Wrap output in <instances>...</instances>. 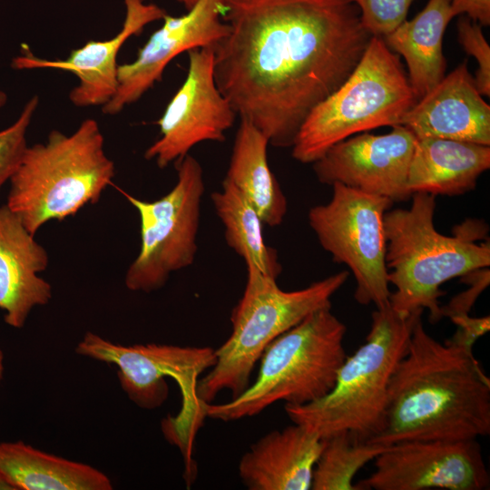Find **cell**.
Returning <instances> with one entry per match:
<instances>
[{"instance_id": "obj_1", "label": "cell", "mask_w": 490, "mask_h": 490, "mask_svg": "<svg viewBox=\"0 0 490 490\" xmlns=\"http://www.w3.org/2000/svg\"><path fill=\"white\" fill-rule=\"evenodd\" d=\"M222 20L230 32L213 46L216 85L240 119L282 148L372 37L351 0H225Z\"/></svg>"}, {"instance_id": "obj_2", "label": "cell", "mask_w": 490, "mask_h": 490, "mask_svg": "<svg viewBox=\"0 0 490 490\" xmlns=\"http://www.w3.org/2000/svg\"><path fill=\"white\" fill-rule=\"evenodd\" d=\"M490 434V379L473 349L444 343L415 322L390 379L380 430L368 442L477 439Z\"/></svg>"}, {"instance_id": "obj_3", "label": "cell", "mask_w": 490, "mask_h": 490, "mask_svg": "<svg viewBox=\"0 0 490 490\" xmlns=\"http://www.w3.org/2000/svg\"><path fill=\"white\" fill-rule=\"evenodd\" d=\"M410 199L408 208L388 210L384 217L387 279L395 288L388 303L405 315L427 309L436 323L442 318L440 287L490 266L487 225L468 219L452 236L441 234L434 224L436 196L415 192Z\"/></svg>"}, {"instance_id": "obj_4", "label": "cell", "mask_w": 490, "mask_h": 490, "mask_svg": "<svg viewBox=\"0 0 490 490\" xmlns=\"http://www.w3.org/2000/svg\"><path fill=\"white\" fill-rule=\"evenodd\" d=\"M114 172L99 123L86 119L69 135L54 130L26 148L9 180L6 205L34 235L46 222L97 202Z\"/></svg>"}, {"instance_id": "obj_5", "label": "cell", "mask_w": 490, "mask_h": 490, "mask_svg": "<svg viewBox=\"0 0 490 490\" xmlns=\"http://www.w3.org/2000/svg\"><path fill=\"white\" fill-rule=\"evenodd\" d=\"M422 313L376 308L364 344L346 357L332 389L309 404L285 405L290 420L321 439L347 431L368 442L381 428L391 377Z\"/></svg>"}, {"instance_id": "obj_6", "label": "cell", "mask_w": 490, "mask_h": 490, "mask_svg": "<svg viewBox=\"0 0 490 490\" xmlns=\"http://www.w3.org/2000/svg\"><path fill=\"white\" fill-rule=\"evenodd\" d=\"M346 331L331 306L312 312L270 343L257 377L246 390L226 403H206L205 416L234 421L254 416L279 401L300 406L325 397L347 357Z\"/></svg>"}, {"instance_id": "obj_7", "label": "cell", "mask_w": 490, "mask_h": 490, "mask_svg": "<svg viewBox=\"0 0 490 490\" xmlns=\"http://www.w3.org/2000/svg\"><path fill=\"white\" fill-rule=\"evenodd\" d=\"M243 294L232 309V330L215 349L216 360L198 380L196 394L203 403H211L222 390L231 399L250 385V376L266 348L312 312L331 306V297L345 284L348 271L342 270L306 288L286 291L277 279L254 268H247Z\"/></svg>"}, {"instance_id": "obj_8", "label": "cell", "mask_w": 490, "mask_h": 490, "mask_svg": "<svg viewBox=\"0 0 490 490\" xmlns=\"http://www.w3.org/2000/svg\"><path fill=\"white\" fill-rule=\"evenodd\" d=\"M417 98L398 55L372 36L359 62L301 124L292 157L313 163L336 143L382 126L399 125Z\"/></svg>"}, {"instance_id": "obj_9", "label": "cell", "mask_w": 490, "mask_h": 490, "mask_svg": "<svg viewBox=\"0 0 490 490\" xmlns=\"http://www.w3.org/2000/svg\"><path fill=\"white\" fill-rule=\"evenodd\" d=\"M75 352L118 368L120 386L131 401L143 409L160 407L168 398L167 377L173 378L182 394V407L162 422L167 439L181 448L192 446L201 426L204 405L196 394L200 376L216 360L210 347L146 344L122 346L87 332Z\"/></svg>"}, {"instance_id": "obj_10", "label": "cell", "mask_w": 490, "mask_h": 490, "mask_svg": "<svg viewBox=\"0 0 490 490\" xmlns=\"http://www.w3.org/2000/svg\"><path fill=\"white\" fill-rule=\"evenodd\" d=\"M175 167V185L158 200H140L119 190L136 209L140 219V250L124 278L129 290H158L172 272L190 267L195 260L205 190L203 171L190 154L176 162Z\"/></svg>"}, {"instance_id": "obj_11", "label": "cell", "mask_w": 490, "mask_h": 490, "mask_svg": "<svg viewBox=\"0 0 490 490\" xmlns=\"http://www.w3.org/2000/svg\"><path fill=\"white\" fill-rule=\"evenodd\" d=\"M331 186L330 200L309 209V224L332 260L349 269L356 281L355 300L381 308L391 293L384 217L393 202L340 183Z\"/></svg>"}, {"instance_id": "obj_12", "label": "cell", "mask_w": 490, "mask_h": 490, "mask_svg": "<svg viewBox=\"0 0 490 490\" xmlns=\"http://www.w3.org/2000/svg\"><path fill=\"white\" fill-rule=\"evenodd\" d=\"M358 490H485L490 476L477 439L414 440L388 446Z\"/></svg>"}, {"instance_id": "obj_13", "label": "cell", "mask_w": 490, "mask_h": 490, "mask_svg": "<svg viewBox=\"0 0 490 490\" xmlns=\"http://www.w3.org/2000/svg\"><path fill=\"white\" fill-rule=\"evenodd\" d=\"M186 78L158 121L161 136L144 153L165 168L189 154L196 144L224 142L237 113L214 79L213 47L190 50Z\"/></svg>"}, {"instance_id": "obj_14", "label": "cell", "mask_w": 490, "mask_h": 490, "mask_svg": "<svg viewBox=\"0 0 490 490\" xmlns=\"http://www.w3.org/2000/svg\"><path fill=\"white\" fill-rule=\"evenodd\" d=\"M416 137L404 125L387 133H363L329 148L313 162L319 182L340 183L349 188L386 197L393 203L407 201V172Z\"/></svg>"}, {"instance_id": "obj_15", "label": "cell", "mask_w": 490, "mask_h": 490, "mask_svg": "<svg viewBox=\"0 0 490 490\" xmlns=\"http://www.w3.org/2000/svg\"><path fill=\"white\" fill-rule=\"evenodd\" d=\"M225 0H198L181 16L167 14L163 24L139 50L137 58L118 65L117 89L103 106L104 114L113 115L140 99L162 79L167 64L177 55L190 50L213 47L226 37L230 26L222 20Z\"/></svg>"}, {"instance_id": "obj_16", "label": "cell", "mask_w": 490, "mask_h": 490, "mask_svg": "<svg viewBox=\"0 0 490 490\" xmlns=\"http://www.w3.org/2000/svg\"><path fill=\"white\" fill-rule=\"evenodd\" d=\"M125 19L121 31L104 41L90 40L71 52L64 60H47L24 48L12 61V67L23 69H57L77 76L79 83L69 93L71 103L77 107L106 104L117 89V54L123 44L139 34L150 23L161 20L166 12L142 0H123Z\"/></svg>"}, {"instance_id": "obj_17", "label": "cell", "mask_w": 490, "mask_h": 490, "mask_svg": "<svg viewBox=\"0 0 490 490\" xmlns=\"http://www.w3.org/2000/svg\"><path fill=\"white\" fill-rule=\"evenodd\" d=\"M400 125L416 138L432 137L490 146V106L465 61L404 115Z\"/></svg>"}, {"instance_id": "obj_18", "label": "cell", "mask_w": 490, "mask_h": 490, "mask_svg": "<svg viewBox=\"0 0 490 490\" xmlns=\"http://www.w3.org/2000/svg\"><path fill=\"white\" fill-rule=\"evenodd\" d=\"M49 256L34 235L7 207H0V309L5 322L24 326L32 309L52 299V287L38 276L46 270Z\"/></svg>"}, {"instance_id": "obj_19", "label": "cell", "mask_w": 490, "mask_h": 490, "mask_svg": "<svg viewBox=\"0 0 490 490\" xmlns=\"http://www.w3.org/2000/svg\"><path fill=\"white\" fill-rule=\"evenodd\" d=\"M323 440L293 423L268 433L242 456L239 475L250 490H309Z\"/></svg>"}, {"instance_id": "obj_20", "label": "cell", "mask_w": 490, "mask_h": 490, "mask_svg": "<svg viewBox=\"0 0 490 490\" xmlns=\"http://www.w3.org/2000/svg\"><path fill=\"white\" fill-rule=\"evenodd\" d=\"M490 168V146L432 137L416 138L407 172L413 194L457 196L476 186Z\"/></svg>"}, {"instance_id": "obj_21", "label": "cell", "mask_w": 490, "mask_h": 490, "mask_svg": "<svg viewBox=\"0 0 490 490\" xmlns=\"http://www.w3.org/2000/svg\"><path fill=\"white\" fill-rule=\"evenodd\" d=\"M455 16L450 0H428L413 19L406 20L383 38L391 50L405 59L407 77L417 100L445 77L443 37Z\"/></svg>"}, {"instance_id": "obj_22", "label": "cell", "mask_w": 490, "mask_h": 490, "mask_svg": "<svg viewBox=\"0 0 490 490\" xmlns=\"http://www.w3.org/2000/svg\"><path fill=\"white\" fill-rule=\"evenodd\" d=\"M0 474L15 490H112L100 470L22 441L0 443Z\"/></svg>"}, {"instance_id": "obj_23", "label": "cell", "mask_w": 490, "mask_h": 490, "mask_svg": "<svg viewBox=\"0 0 490 490\" xmlns=\"http://www.w3.org/2000/svg\"><path fill=\"white\" fill-rule=\"evenodd\" d=\"M269 140L251 122L240 119L225 179L256 209L264 224L276 227L287 213V199L271 172Z\"/></svg>"}, {"instance_id": "obj_24", "label": "cell", "mask_w": 490, "mask_h": 490, "mask_svg": "<svg viewBox=\"0 0 490 490\" xmlns=\"http://www.w3.org/2000/svg\"><path fill=\"white\" fill-rule=\"evenodd\" d=\"M216 214L224 227L225 240L247 268H254L277 279L281 265L274 249L263 238V221L249 201L224 178L220 191L211 193Z\"/></svg>"}, {"instance_id": "obj_25", "label": "cell", "mask_w": 490, "mask_h": 490, "mask_svg": "<svg viewBox=\"0 0 490 490\" xmlns=\"http://www.w3.org/2000/svg\"><path fill=\"white\" fill-rule=\"evenodd\" d=\"M322 440L313 470L312 490H358L353 484L357 473L387 447L364 441L347 431Z\"/></svg>"}, {"instance_id": "obj_26", "label": "cell", "mask_w": 490, "mask_h": 490, "mask_svg": "<svg viewBox=\"0 0 490 490\" xmlns=\"http://www.w3.org/2000/svg\"><path fill=\"white\" fill-rule=\"evenodd\" d=\"M38 103L36 95L31 97L15 122L0 131V188L11 179L28 147L26 134Z\"/></svg>"}, {"instance_id": "obj_27", "label": "cell", "mask_w": 490, "mask_h": 490, "mask_svg": "<svg viewBox=\"0 0 490 490\" xmlns=\"http://www.w3.org/2000/svg\"><path fill=\"white\" fill-rule=\"evenodd\" d=\"M358 8L360 22L371 36L384 38L407 19L413 0H351Z\"/></svg>"}, {"instance_id": "obj_28", "label": "cell", "mask_w": 490, "mask_h": 490, "mask_svg": "<svg viewBox=\"0 0 490 490\" xmlns=\"http://www.w3.org/2000/svg\"><path fill=\"white\" fill-rule=\"evenodd\" d=\"M458 41L468 55L477 63L475 82L481 95H490V46L485 38L482 25L463 15L457 22Z\"/></svg>"}, {"instance_id": "obj_29", "label": "cell", "mask_w": 490, "mask_h": 490, "mask_svg": "<svg viewBox=\"0 0 490 490\" xmlns=\"http://www.w3.org/2000/svg\"><path fill=\"white\" fill-rule=\"evenodd\" d=\"M461 279L469 287L453 297L446 305L441 306L442 318H448L451 320L457 317L469 315L475 300L490 283L489 267L471 271Z\"/></svg>"}, {"instance_id": "obj_30", "label": "cell", "mask_w": 490, "mask_h": 490, "mask_svg": "<svg viewBox=\"0 0 490 490\" xmlns=\"http://www.w3.org/2000/svg\"><path fill=\"white\" fill-rule=\"evenodd\" d=\"M451 321L456 326V331L447 341L469 349H473L475 341L490 328L488 316L475 318L466 315L455 318Z\"/></svg>"}, {"instance_id": "obj_31", "label": "cell", "mask_w": 490, "mask_h": 490, "mask_svg": "<svg viewBox=\"0 0 490 490\" xmlns=\"http://www.w3.org/2000/svg\"><path fill=\"white\" fill-rule=\"evenodd\" d=\"M455 15H465L482 26L490 24V0H450Z\"/></svg>"}, {"instance_id": "obj_32", "label": "cell", "mask_w": 490, "mask_h": 490, "mask_svg": "<svg viewBox=\"0 0 490 490\" xmlns=\"http://www.w3.org/2000/svg\"><path fill=\"white\" fill-rule=\"evenodd\" d=\"M0 490H15L14 487L0 474Z\"/></svg>"}, {"instance_id": "obj_33", "label": "cell", "mask_w": 490, "mask_h": 490, "mask_svg": "<svg viewBox=\"0 0 490 490\" xmlns=\"http://www.w3.org/2000/svg\"><path fill=\"white\" fill-rule=\"evenodd\" d=\"M179 3L183 5V6L188 10H190L198 0H177Z\"/></svg>"}, {"instance_id": "obj_34", "label": "cell", "mask_w": 490, "mask_h": 490, "mask_svg": "<svg viewBox=\"0 0 490 490\" xmlns=\"http://www.w3.org/2000/svg\"><path fill=\"white\" fill-rule=\"evenodd\" d=\"M4 359H5L4 353L0 349V381L3 379L4 372H5Z\"/></svg>"}, {"instance_id": "obj_35", "label": "cell", "mask_w": 490, "mask_h": 490, "mask_svg": "<svg viewBox=\"0 0 490 490\" xmlns=\"http://www.w3.org/2000/svg\"><path fill=\"white\" fill-rule=\"evenodd\" d=\"M7 101V96L5 92L0 90V107L4 106Z\"/></svg>"}, {"instance_id": "obj_36", "label": "cell", "mask_w": 490, "mask_h": 490, "mask_svg": "<svg viewBox=\"0 0 490 490\" xmlns=\"http://www.w3.org/2000/svg\"><path fill=\"white\" fill-rule=\"evenodd\" d=\"M142 1H145V0H142Z\"/></svg>"}]
</instances>
